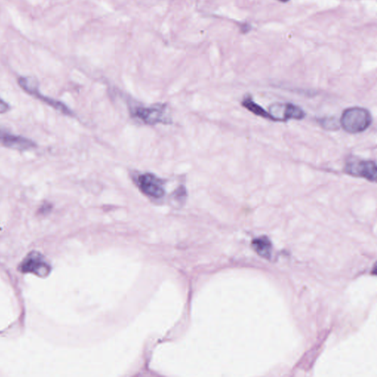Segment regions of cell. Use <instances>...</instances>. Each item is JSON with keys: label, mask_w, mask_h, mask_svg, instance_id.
<instances>
[{"label": "cell", "mask_w": 377, "mask_h": 377, "mask_svg": "<svg viewBox=\"0 0 377 377\" xmlns=\"http://www.w3.org/2000/svg\"><path fill=\"white\" fill-rule=\"evenodd\" d=\"M318 122L325 131H338L340 128V124L338 119L334 117L320 118V119H318Z\"/></svg>", "instance_id": "11"}, {"label": "cell", "mask_w": 377, "mask_h": 377, "mask_svg": "<svg viewBox=\"0 0 377 377\" xmlns=\"http://www.w3.org/2000/svg\"><path fill=\"white\" fill-rule=\"evenodd\" d=\"M11 107L6 101L0 98V114H6L10 110Z\"/></svg>", "instance_id": "12"}, {"label": "cell", "mask_w": 377, "mask_h": 377, "mask_svg": "<svg viewBox=\"0 0 377 377\" xmlns=\"http://www.w3.org/2000/svg\"><path fill=\"white\" fill-rule=\"evenodd\" d=\"M253 246L256 252L262 257H268L270 256L271 245L267 237H261L253 241Z\"/></svg>", "instance_id": "10"}, {"label": "cell", "mask_w": 377, "mask_h": 377, "mask_svg": "<svg viewBox=\"0 0 377 377\" xmlns=\"http://www.w3.org/2000/svg\"><path fill=\"white\" fill-rule=\"evenodd\" d=\"M18 84L20 87L28 94H31L43 103L54 108L56 110L65 114L66 116H73V112L67 106L60 101L53 99V98L43 95L39 89V84L35 78L32 77H20L18 79Z\"/></svg>", "instance_id": "2"}, {"label": "cell", "mask_w": 377, "mask_h": 377, "mask_svg": "<svg viewBox=\"0 0 377 377\" xmlns=\"http://www.w3.org/2000/svg\"><path fill=\"white\" fill-rule=\"evenodd\" d=\"M241 105L243 106L244 108L253 113L255 115L259 116L265 119H270V115H269L268 112H267L263 108L261 107L260 105L254 102L253 98L250 97V95H247L246 97L244 98L243 100L241 102Z\"/></svg>", "instance_id": "9"}, {"label": "cell", "mask_w": 377, "mask_h": 377, "mask_svg": "<svg viewBox=\"0 0 377 377\" xmlns=\"http://www.w3.org/2000/svg\"><path fill=\"white\" fill-rule=\"evenodd\" d=\"M0 144L7 148L24 151L36 148L37 144L28 138L11 134L8 131L0 129Z\"/></svg>", "instance_id": "7"}, {"label": "cell", "mask_w": 377, "mask_h": 377, "mask_svg": "<svg viewBox=\"0 0 377 377\" xmlns=\"http://www.w3.org/2000/svg\"><path fill=\"white\" fill-rule=\"evenodd\" d=\"M51 205H49V204H44V205H43L42 207H41V209H40V211H41V213H43L44 212H48V211L51 210Z\"/></svg>", "instance_id": "13"}, {"label": "cell", "mask_w": 377, "mask_h": 377, "mask_svg": "<svg viewBox=\"0 0 377 377\" xmlns=\"http://www.w3.org/2000/svg\"><path fill=\"white\" fill-rule=\"evenodd\" d=\"M167 106L157 104L150 107H135L131 109V115L134 118L142 121L148 125H155L156 124H168L169 119L166 115Z\"/></svg>", "instance_id": "4"}, {"label": "cell", "mask_w": 377, "mask_h": 377, "mask_svg": "<svg viewBox=\"0 0 377 377\" xmlns=\"http://www.w3.org/2000/svg\"><path fill=\"white\" fill-rule=\"evenodd\" d=\"M21 270L24 273H34L40 277H45L49 273V265L39 254L29 256L21 265Z\"/></svg>", "instance_id": "8"}, {"label": "cell", "mask_w": 377, "mask_h": 377, "mask_svg": "<svg viewBox=\"0 0 377 377\" xmlns=\"http://www.w3.org/2000/svg\"><path fill=\"white\" fill-rule=\"evenodd\" d=\"M136 184L139 190L149 197L160 199L165 195L164 182L153 173H142L137 176Z\"/></svg>", "instance_id": "6"}, {"label": "cell", "mask_w": 377, "mask_h": 377, "mask_svg": "<svg viewBox=\"0 0 377 377\" xmlns=\"http://www.w3.org/2000/svg\"><path fill=\"white\" fill-rule=\"evenodd\" d=\"M344 172L353 177L361 178L371 182L376 181L377 167L373 161L364 160L359 158H348L345 162Z\"/></svg>", "instance_id": "3"}, {"label": "cell", "mask_w": 377, "mask_h": 377, "mask_svg": "<svg viewBox=\"0 0 377 377\" xmlns=\"http://www.w3.org/2000/svg\"><path fill=\"white\" fill-rule=\"evenodd\" d=\"M270 120L275 122H287L290 119L301 120L306 113L301 108L290 103H275L270 105L268 111Z\"/></svg>", "instance_id": "5"}, {"label": "cell", "mask_w": 377, "mask_h": 377, "mask_svg": "<svg viewBox=\"0 0 377 377\" xmlns=\"http://www.w3.org/2000/svg\"><path fill=\"white\" fill-rule=\"evenodd\" d=\"M372 123L370 111L365 108H348L343 111L340 117V127L348 134H356L364 132Z\"/></svg>", "instance_id": "1"}, {"label": "cell", "mask_w": 377, "mask_h": 377, "mask_svg": "<svg viewBox=\"0 0 377 377\" xmlns=\"http://www.w3.org/2000/svg\"><path fill=\"white\" fill-rule=\"evenodd\" d=\"M279 1L282 2V3H287V2H288L289 0H279Z\"/></svg>", "instance_id": "14"}]
</instances>
